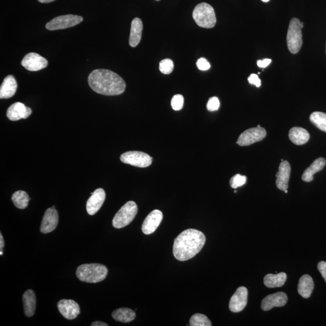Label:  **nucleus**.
Masks as SVG:
<instances>
[{
    "instance_id": "obj_1",
    "label": "nucleus",
    "mask_w": 326,
    "mask_h": 326,
    "mask_svg": "<svg viewBox=\"0 0 326 326\" xmlns=\"http://www.w3.org/2000/svg\"><path fill=\"white\" fill-rule=\"evenodd\" d=\"M88 84L94 91L105 96H117L124 93L126 83L111 70L97 69L88 76Z\"/></svg>"
},
{
    "instance_id": "obj_2",
    "label": "nucleus",
    "mask_w": 326,
    "mask_h": 326,
    "mask_svg": "<svg viewBox=\"0 0 326 326\" xmlns=\"http://www.w3.org/2000/svg\"><path fill=\"white\" fill-rule=\"evenodd\" d=\"M206 241L205 235L199 230L188 229L183 231L175 239L174 256L179 261L191 259L202 250Z\"/></svg>"
},
{
    "instance_id": "obj_3",
    "label": "nucleus",
    "mask_w": 326,
    "mask_h": 326,
    "mask_svg": "<svg viewBox=\"0 0 326 326\" xmlns=\"http://www.w3.org/2000/svg\"><path fill=\"white\" fill-rule=\"evenodd\" d=\"M108 268L99 263H88L80 265L76 270L79 279L84 282L96 283L104 280L108 274Z\"/></svg>"
},
{
    "instance_id": "obj_4",
    "label": "nucleus",
    "mask_w": 326,
    "mask_h": 326,
    "mask_svg": "<svg viewBox=\"0 0 326 326\" xmlns=\"http://www.w3.org/2000/svg\"><path fill=\"white\" fill-rule=\"evenodd\" d=\"M193 19L201 28L211 29L216 23L214 9L206 3L198 5L193 12Z\"/></svg>"
},
{
    "instance_id": "obj_5",
    "label": "nucleus",
    "mask_w": 326,
    "mask_h": 326,
    "mask_svg": "<svg viewBox=\"0 0 326 326\" xmlns=\"http://www.w3.org/2000/svg\"><path fill=\"white\" fill-rule=\"evenodd\" d=\"M303 28V23L296 18L290 20L286 41L287 48L293 54H296L300 51L303 44L301 29Z\"/></svg>"
},
{
    "instance_id": "obj_6",
    "label": "nucleus",
    "mask_w": 326,
    "mask_h": 326,
    "mask_svg": "<svg viewBox=\"0 0 326 326\" xmlns=\"http://www.w3.org/2000/svg\"><path fill=\"white\" fill-rule=\"evenodd\" d=\"M138 212V207L134 201H128L118 210L112 220L115 228L125 227L134 220Z\"/></svg>"
},
{
    "instance_id": "obj_7",
    "label": "nucleus",
    "mask_w": 326,
    "mask_h": 326,
    "mask_svg": "<svg viewBox=\"0 0 326 326\" xmlns=\"http://www.w3.org/2000/svg\"><path fill=\"white\" fill-rule=\"evenodd\" d=\"M121 162L138 168H146L152 164V158L148 154L140 151H129L120 156Z\"/></svg>"
},
{
    "instance_id": "obj_8",
    "label": "nucleus",
    "mask_w": 326,
    "mask_h": 326,
    "mask_svg": "<svg viewBox=\"0 0 326 326\" xmlns=\"http://www.w3.org/2000/svg\"><path fill=\"white\" fill-rule=\"evenodd\" d=\"M83 21L81 16L74 15H66L55 18L47 23L46 28L49 31H57L75 26L79 25Z\"/></svg>"
},
{
    "instance_id": "obj_9",
    "label": "nucleus",
    "mask_w": 326,
    "mask_h": 326,
    "mask_svg": "<svg viewBox=\"0 0 326 326\" xmlns=\"http://www.w3.org/2000/svg\"><path fill=\"white\" fill-rule=\"evenodd\" d=\"M266 136V131L262 127L248 129L240 135L237 144L241 146H247L262 141Z\"/></svg>"
},
{
    "instance_id": "obj_10",
    "label": "nucleus",
    "mask_w": 326,
    "mask_h": 326,
    "mask_svg": "<svg viewBox=\"0 0 326 326\" xmlns=\"http://www.w3.org/2000/svg\"><path fill=\"white\" fill-rule=\"evenodd\" d=\"M22 65L27 70L37 72L45 69L48 65V61L38 53H29L23 58Z\"/></svg>"
},
{
    "instance_id": "obj_11",
    "label": "nucleus",
    "mask_w": 326,
    "mask_h": 326,
    "mask_svg": "<svg viewBox=\"0 0 326 326\" xmlns=\"http://www.w3.org/2000/svg\"><path fill=\"white\" fill-rule=\"evenodd\" d=\"M248 290L244 286L239 287L232 297L229 304L230 310L234 313L241 312L247 304Z\"/></svg>"
},
{
    "instance_id": "obj_12",
    "label": "nucleus",
    "mask_w": 326,
    "mask_h": 326,
    "mask_svg": "<svg viewBox=\"0 0 326 326\" xmlns=\"http://www.w3.org/2000/svg\"><path fill=\"white\" fill-rule=\"evenodd\" d=\"M105 198V192L103 189H97L91 193V196L87 201L86 206L88 214L91 216L96 214L104 203Z\"/></svg>"
},
{
    "instance_id": "obj_13",
    "label": "nucleus",
    "mask_w": 326,
    "mask_h": 326,
    "mask_svg": "<svg viewBox=\"0 0 326 326\" xmlns=\"http://www.w3.org/2000/svg\"><path fill=\"white\" fill-rule=\"evenodd\" d=\"M163 218L162 213L159 210H154L147 215L142 224L141 230L145 235H150L158 227Z\"/></svg>"
},
{
    "instance_id": "obj_14",
    "label": "nucleus",
    "mask_w": 326,
    "mask_h": 326,
    "mask_svg": "<svg viewBox=\"0 0 326 326\" xmlns=\"http://www.w3.org/2000/svg\"><path fill=\"white\" fill-rule=\"evenodd\" d=\"M57 306L61 315L67 319H75L81 312L79 304L72 300L63 299L58 302Z\"/></svg>"
},
{
    "instance_id": "obj_15",
    "label": "nucleus",
    "mask_w": 326,
    "mask_h": 326,
    "mask_svg": "<svg viewBox=\"0 0 326 326\" xmlns=\"http://www.w3.org/2000/svg\"><path fill=\"white\" fill-rule=\"evenodd\" d=\"M59 216L55 209L49 208L44 213L41 222L40 231L43 234L51 233L58 224Z\"/></svg>"
},
{
    "instance_id": "obj_16",
    "label": "nucleus",
    "mask_w": 326,
    "mask_h": 326,
    "mask_svg": "<svg viewBox=\"0 0 326 326\" xmlns=\"http://www.w3.org/2000/svg\"><path fill=\"white\" fill-rule=\"evenodd\" d=\"M287 301V297L285 293L278 292L274 294L269 295L263 299L261 303V307L263 310L268 311L275 307H282Z\"/></svg>"
},
{
    "instance_id": "obj_17",
    "label": "nucleus",
    "mask_w": 326,
    "mask_h": 326,
    "mask_svg": "<svg viewBox=\"0 0 326 326\" xmlns=\"http://www.w3.org/2000/svg\"><path fill=\"white\" fill-rule=\"evenodd\" d=\"M32 109L21 102H16L8 109L7 117L11 121L26 119L31 115Z\"/></svg>"
},
{
    "instance_id": "obj_18",
    "label": "nucleus",
    "mask_w": 326,
    "mask_h": 326,
    "mask_svg": "<svg viewBox=\"0 0 326 326\" xmlns=\"http://www.w3.org/2000/svg\"><path fill=\"white\" fill-rule=\"evenodd\" d=\"M291 168L288 161H281L278 168V172L276 174L277 180L275 182L277 188L280 191H285L288 189V183L290 179Z\"/></svg>"
},
{
    "instance_id": "obj_19",
    "label": "nucleus",
    "mask_w": 326,
    "mask_h": 326,
    "mask_svg": "<svg viewBox=\"0 0 326 326\" xmlns=\"http://www.w3.org/2000/svg\"><path fill=\"white\" fill-rule=\"evenodd\" d=\"M17 87V82L14 77L13 75L8 76L0 87V98L2 99H10L16 94Z\"/></svg>"
},
{
    "instance_id": "obj_20",
    "label": "nucleus",
    "mask_w": 326,
    "mask_h": 326,
    "mask_svg": "<svg viewBox=\"0 0 326 326\" xmlns=\"http://www.w3.org/2000/svg\"><path fill=\"white\" fill-rule=\"evenodd\" d=\"M143 29V23L140 19L135 18L132 20L129 41L130 47H137L140 43Z\"/></svg>"
},
{
    "instance_id": "obj_21",
    "label": "nucleus",
    "mask_w": 326,
    "mask_h": 326,
    "mask_svg": "<svg viewBox=\"0 0 326 326\" xmlns=\"http://www.w3.org/2000/svg\"><path fill=\"white\" fill-rule=\"evenodd\" d=\"M23 301L26 316L32 317L36 309L37 299L35 292L32 289L26 290L23 296Z\"/></svg>"
},
{
    "instance_id": "obj_22",
    "label": "nucleus",
    "mask_w": 326,
    "mask_h": 326,
    "mask_svg": "<svg viewBox=\"0 0 326 326\" xmlns=\"http://www.w3.org/2000/svg\"><path fill=\"white\" fill-rule=\"evenodd\" d=\"M289 138L293 144L300 146L309 141L310 135L306 129L302 127H293L289 130Z\"/></svg>"
},
{
    "instance_id": "obj_23",
    "label": "nucleus",
    "mask_w": 326,
    "mask_h": 326,
    "mask_svg": "<svg viewBox=\"0 0 326 326\" xmlns=\"http://www.w3.org/2000/svg\"><path fill=\"white\" fill-rule=\"evenodd\" d=\"M326 164L324 158H317L314 161L310 167L304 171L302 175L301 179L304 182L309 183L313 180V176L316 173L324 169Z\"/></svg>"
},
{
    "instance_id": "obj_24",
    "label": "nucleus",
    "mask_w": 326,
    "mask_h": 326,
    "mask_svg": "<svg viewBox=\"0 0 326 326\" xmlns=\"http://www.w3.org/2000/svg\"><path fill=\"white\" fill-rule=\"evenodd\" d=\"M314 288L312 278L309 275H303L299 280L298 292L302 297L309 298Z\"/></svg>"
},
{
    "instance_id": "obj_25",
    "label": "nucleus",
    "mask_w": 326,
    "mask_h": 326,
    "mask_svg": "<svg viewBox=\"0 0 326 326\" xmlns=\"http://www.w3.org/2000/svg\"><path fill=\"white\" fill-rule=\"evenodd\" d=\"M135 316L134 310L126 307L119 308L112 313V318L115 321L124 323L131 322L135 319Z\"/></svg>"
},
{
    "instance_id": "obj_26",
    "label": "nucleus",
    "mask_w": 326,
    "mask_h": 326,
    "mask_svg": "<svg viewBox=\"0 0 326 326\" xmlns=\"http://www.w3.org/2000/svg\"><path fill=\"white\" fill-rule=\"evenodd\" d=\"M286 278L287 275L284 272H280L277 274H268L264 277V284L269 288L281 287L284 285Z\"/></svg>"
},
{
    "instance_id": "obj_27",
    "label": "nucleus",
    "mask_w": 326,
    "mask_h": 326,
    "mask_svg": "<svg viewBox=\"0 0 326 326\" xmlns=\"http://www.w3.org/2000/svg\"><path fill=\"white\" fill-rule=\"evenodd\" d=\"M12 200L17 208L25 209L28 206L30 198L26 192L19 191L14 193Z\"/></svg>"
},
{
    "instance_id": "obj_28",
    "label": "nucleus",
    "mask_w": 326,
    "mask_h": 326,
    "mask_svg": "<svg viewBox=\"0 0 326 326\" xmlns=\"http://www.w3.org/2000/svg\"><path fill=\"white\" fill-rule=\"evenodd\" d=\"M310 121L319 129L326 132V114L324 112H313L310 115Z\"/></svg>"
},
{
    "instance_id": "obj_29",
    "label": "nucleus",
    "mask_w": 326,
    "mask_h": 326,
    "mask_svg": "<svg viewBox=\"0 0 326 326\" xmlns=\"http://www.w3.org/2000/svg\"><path fill=\"white\" fill-rule=\"evenodd\" d=\"M190 325L191 326H212L211 321L208 317L203 314L195 313L190 319Z\"/></svg>"
},
{
    "instance_id": "obj_30",
    "label": "nucleus",
    "mask_w": 326,
    "mask_h": 326,
    "mask_svg": "<svg viewBox=\"0 0 326 326\" xmlns=\"http://www.w3.org/2000/svg\"><path fill=\"white\" fill-rule=\"evenodd\" d=\"M174 68V62L170 59H163L159 62V69L160 72L165 75H170L173 72Z\"/></svg>"
},
{
    "instance_id": "obj_31",
    "label": "nucleus",
    "mask_w": 326,
    "mask_h": 326,
    "mask_svg": "<svg viewBox=\"0 0 326 326\" xmlns=\"http://www.w3.org/2000/svg\"><path fill=\"white\" fill-rule=\"evenodd\" d=\"M247 178L246 176H241L240 174H236L233 176L230 181V186L233 189H237L245 185L247 183Z\"/></svg>"
},
{
    "instance_id": "obj_32",
    "label": "nucleus",
    "mask_w": 326,
    "mask_h": 326,
    "mask_svg": "<svg viewBox=\"0 0 326 326\" xmlns=\"http://www.w3.org/2000/svg\"><path fill=\"white\" fill-rule=\"evenodd\" d=\"M184 97L182 95L176 94L171 100L172 108L175 111H180L183 108Z\"/></svg>"
},
{
    "instance_id": "obj_33",
    "label": "nucleus",
    "mask_w": 326,
    "mask_h": 326,
    "mask_svg": "<svg viewBox=\"0 0 326 326\" xmlns=\"http://www.w3.org/2000/svg\"><path fill=\"white\" fill-rule=\"evenodd\" d=\"M220 106V102L217 97H213L209 100L207 104V108L209 111H217Z\"/></svg>"
},
{
    "instance_id": "obj_34",
    "label": "nucleus",
    "mask_w": 326,
    "mask_h": 326,
    "mask_svg": "<svg viewBox=\"0 0 326 326\" xmlns=\"http://www.w3.org/2000/svg\"><path fill=\"white\" fill-rule=\"evenodd\" d=\"M197 65L198 69L201 71L208 70L211 67V65H210L209 61L204 58L198 59L197 62Z\"/></svg>"
},
{
    "instance_id": "obj_35",
    "label": "nucleus",
    "mask_w": 326,
    "mask_h": 326,
    "mask_svg": "<svg viewBox=\"0 0 326 326\" xmlns=\"http://www.w3.org/2000/svg\"><path fill=\"white\" fill-rule=\"evenodd\" d=\"M248 81L250 84L254 85L257 87H260L261 86V81L256 74H251L248 78Z\"/></svg>"
},
{
    "instance_id": "obj_36",
    "label": "nucleus",
    "mask_w": 326,
    "mask_h": 326,
    "mask_svg": "<svg viewBox=\"0 0 326 326\" xmlns=\"http://www.w3.org/2000/svg\"><path fill=\"white\" fill-rule=\"evenodd\" d=\"M317 267H318V271L321 273L326 283V262L321 261V262L318 263Z\"/></svg>"
},
{
    "instance_id": "obj_37",
    "label": "nucleus",
    "mask_w": 326,
    "mask_h": 326,
    "mask_svg": "<svg viewBox=\"0 0 326 326\" xmlns=\"http://www.w3.org/2000/svg\"><path fill=\"white\" fill-rule=\"evenodd\" d=\"M271 61L272 60L270 59H265L263 60L258 61L257 64L258 67L264 69V68L267 67L271 63Z\"/></svg>"
},
{
    "instance_id": "obj_38",
    "label": "nucleus",
    "mask_w": 326,
    "mask_h": 326,
    "mask_svg": "<svg viewBox=\"0 0 326 326\" xmlns=\"http://www.w3.org/2000/svg\"><path fill=\"white\" fill-rule=\"evenodd\" d=\"M5 247V241L4 239V236H3L2 234H0V252H3V248Z\"/></svg>"
},
{
    "instance_id": "obj_39",
    "label": "nucleus",
    "mask_w": 326,
    "mask_h": 326,
    "mask_svg": "<svg viewBox=\"0 0 326 326\" xmlns=\"http://www.w3.org/2000/svg\"><path fill=\"white\" fill-rule=\"evenodd\" d=\"M91 326H108L107 324L101 321H95L92 323Z\"/></svg>"
},
{
    "instance_id": "obj_40",
    "label": "nucleus",
    "mask_w": 326,
    "mask_h": 326,
    "mask_svg": "<svg viewBox=\"0 0 326 326\" xmlns=\"http://www.w3.org/2000/svg\"><path fill=\"white\" fill-rule=\"evenodd\" d=\"M55 1V0H38V2L41 3V4H49V3H51Z\"/></svg>"
},
{
    "instance_id": "obj_41",
    "label": "nucleus",
    "mask_w": 326,
    "mask_h": 326,
    "mask_svg": "<svg viewBox=\"0 0 326 326\" xmlns=\"http://www.w3.org/2000/svg\"><path fill=\"white\" fill-rule=\"evenodd\" d=\"M262 1L263 2L267 3V2H269V1H270V0H262Z\"/></svg>"
},
{
    "instance_id": "obj_42",
    "label": "nucleus",
    "mask_w": 326,
    "mask_h": 326,
    "mask_svg": "<svg viewBox=\"0 0 326 326\" xmlns=\"http://www.w3.org/2000/svg\"><path fill=\"white\" fill-rule=\"evenodd\" d=\"M0 254L2 256V255L4 254V252H0Z\"/></svg>"
},
{
    "instance_id": "obj_43",
    "label": "nucleus",
    "mask_w": 326,
    "mask_h": 326,
    "mask_svg": "<svg viewBox=\"0 0 326 326\" xmlns=\"http://www.w3.org/2000/svg\"><path fill=\"white\" fill-rule=\"evenodd\" d=\"M284 192H285V194H287V190H286V191H284Z\"/></svg>"
},
{
    "instance_id": "obj_44",
    "label": "nucleus",
    "mask_w": 326,
    "mask_h": 326,
    "mask_svg": "<svg viewBox=\"0 0 326 326\" xmlns=\"http://www.w3.org/2000/svg\"><path fill=\"white\" fill-rule=\"evenodd\" d=\"M52 208H53V209H55V206H53V207H52Z\"/></svg>"
},
{
    "instance_id": "obj_45",
    "label": "nucleus",
    "mask_w": 326,
    "mask_h": 326,
    "mask_svg": "<svg viewBox=\"0 0 326 326\" xmlns=\"http://www.w3.org/2000/svg\"><path fill=\"white\" fill-rule=\"evenodd\" d=\"M156 1H159V0H156Z\"/></svg>"
}]
</instances>
